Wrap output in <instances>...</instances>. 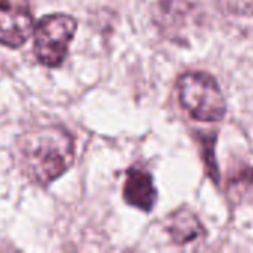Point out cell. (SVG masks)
I'll return each instance as SVG.
<instances>
[{
	"label": "cell",
	"mask_w": 253,
	"mask_h": 253,
	"mask_svg": "<svg viewBox=\"0 0 253 253\" xmlns=\"http://www.w3.org/2000/svg\"><path fill=\"white\" fill-rule=\"evenodd\" d=\"M166 230L172 242L179 246L193 243L205 236V230L199 218L185 208L176 211L173 215L169 216V224Z\"/></svg>",
	"instance_id": "6"
},
{
	"label": "cell",
	"mask_w": 253,
	"mask_h": 253,
	"mask_svg": "<svg viewBox=\"0 0 253 253\" xmlns=\"http://www.w3.org/2000/svg\"><path fill=\"white\" fill-rule=\"evenodd\" d=\"M221 9L233 16H252L253 0H218Z\"/></svg>",
	"instance_id": "7"
},
{
	"label": "cell",
	"mask_w": 253,
	"mask_h": 253,
	"mask_svg": "<svg viewBox=\"0 0 253 253\" xmlns=\"http://www.w3.org/2000/svg\"><path fill=\"white\" fill-rule=\"evenodd\" d=\"M22 173L42 187L49 185L74 162V138L62 126L47 125L24 133L18 142Z\"/></svg>",
	"instance_id": "1"
},
{
	"label": "cell",
	"mask_w": 253,
	"mask_h": 253,
	"mask_svg": "<svg viewBox=\"0 0 253 253\" xmlns=\"http://www.w3.org/2000/svg\"><path fill=\"white\" fill-rule=\"evenodd\" d=\"M77 21L67 13L43 16L34 25V53L44 67H59L68 55L70 43L76 34Z\"/></svg>",
	"instance_id": "3"
},
{
	"label": "cell",
	"mask_w": 253,
	"mask_h": 253,
	"mask_svg": "<svg viewBox=\"0 0 253 253\" xmlns=\"http://www.w3.org/2000/svg\"><path fill=\"white\" fill-rule=\"evenodd\" d=\"M34 31L30 0H0V44L18 49Z\"/></svg>",
	"instance_id": "4"
},
{
	"label": "cell",
	"mask_w": 253,
	"mask_h": 253,
	"mask_svg": "<svg viewBox=\"0 0 253 253\" xmlns=\"http://www.w3.org/2000/svg\"><path fill=\"white\" fill-rule=\"evenodd\" d=\"M178 98L184 110L197 122L212 123L224 119L225 98L216 80L205 73H187L179 77Z\"/></svg>",
	"instance_id": "2"
},
{
	"label": "cell",
	"mask_w": 253,
	"mask_h": 253,
	"mask_svg": "<svg viewBox=\"0 0 253 253\" xmlns=\"http://www.w3.org/2000/svg\"><path fill=\"white\" fill-rule=\"evenodd\" d=\"M125 202L139 211L150 212L157 202V190L153 176L142 169L130 168L123 187Z\"/></svg>",
	"instance_id": "5"
}]
</instances>
